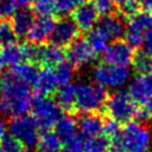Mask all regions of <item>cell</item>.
<instances>
[{
    "label": "cell",
    "mask_w": 152,
    "mask_h": 152,
    "mask_svg": "<svg viewBox=\"0 0 152 152\" xmlns=\"http://www.w3.org/2000/svg\"><path fill=\"white\" fill-rule=\"evenodd\" d=\"M32 93L30 84L8 71L0 78V113L7 116L25 115L31 109Z\"/></svg>",
    "instance_id": "1"
},
{
    "label": "cell",
    "mask_w": 152,
    "mask_h": 152,
    "mask_svg": "<svg viewBox=\"0 0 152 152\" xmlns=\"http://www.w3.org/2000/svg\"><path fill=\"white\" fill-rule=\"evenodd\" d=\"M126 26L124 20L116 14H106L100 19L96 26L88 33V43L95 53L103 52L114 40L125 34Z\"/></svg>",
    "instance_id": "2"
},
{
    "label": "cell",
    "mask_w": 152,
    "mask_h": 152,
    "mask_svg": "<svg viewBox=\"0 0 152 152\" xmlns=\"http://www.w3.org/2000/svg\"><path fill=\"white\" fill-rule=\"evenodd\" d=\"M104 107L109 119H113L119 124H128L135 119L148 116L146 110H141L138 107V103L129 96L128 91L124 90H116L109 95Z\"/></svg>",
    "instance_id": "3"
},
{
    "label": "cell",
    "mask_w": 152,
    "mask_h": 152,
    "mask_svg": "<svg viewBox=\"0 0 152 152\" xmlns=\"http://www.w3.org/2000/svg\"><path fill=\"white\" fill-rule=\"evenodd\" d=\"M31 114L38 128L43 131H50L62 116L59 104L49 95H38L32 100Z\"/></svg>",
    "instance_id": "4"
},
{
    "label": "cell",
    "mask_w": 152,
    "mask_h": 152,
    "mask_svg": "<svg viewBox=\"0 0 152 152\" xmlns=\"http://www.w3.org/2000/svg\"><path fill=\"white\" fill-rule=\"evenodd\" d=\"M107 97L106 89L97 83L83 82L77 84L75 108L83 114L96 113L104 107Z\"/></svg>",
    "instance_id": "5"
},
{
    "label": "cell",
    "mask_w": 152,
    "mask_h": 152,
    "mask_svg": "<svg viewBox=\"0 0 152 152\" xmlns=\"http://www.w3.org/2000/svg\"><path fill=\"white\" fill-rule=\"evenodd\" d=\"M95 82L104 89L119 90L131 81V70L128 66H119L112 64H101L93 72Z\"/></svg>",
    "instance_id": "6"
},
{
    "label": "cell",
    "mask_w": 152,
    "mask_h": 152,
    "mask_svg": "<svg viewBox=\"0 0 152 152\" xmlns=\"http://www.w3.org/2000/svg\"><path fill=\"white\" fill-rule=\"evenodd\" d=\"M124 148L127 152H148L151 146V133L141 124L132 121L121 129Z\"/></svg>",
    "instance_id": "7"
},
{
    "label": "cell",
    "mask_w": 152,
    "mask_h": 152,
    "mask_svg": "<svg viewBox=\"0 0 152 152\" xmlns=\"http://www.w3.org/2000/svg\"><path fill=\"white\" fill-rule=\"evenodd\" d=\"M152 28V13L147 11H137L127 20L125 31V42L131 48L141 46L144 36Z\"/></svg>",
    "instance_id": "8"
},
{
    "label": "cell",
    "mask_w": 152,
    "mask_h": 152,
    "mask_svg": "<svg viewBox=\"0 0 152 152\" xmlns=\"http://www.w3.org/2000/svg\"><path fill=\"white\" fill-rule=\"evenodd\" d=\"M8 129L11 132V135L17 138L24 146L31 147L37 144L39 128L31 116L20 115L12 118L8 124Z\"/></svg>",
    "instance_id": "9"
},
{
    "label": "cell",
    "mask_w": 152,
    "mask_h": 152,
    "mask_svg": "<svg viewBox=\"0 0 152 152\" xmlns=\"http://www.w3.org/2000/svg\"><path fill=\"white\" fill-rule=\"evenodd\" d=\"M25 52H26V59L34 61L37 63L44 64L48 68L56 66L59 63L63 62V50L61 46H57L55 44H48V45H25Z\"/></svg>",
    "instance_id": "10"
},
{
    "label": "cell",
    "mask_w": 152,
    "mask_h": 152,
    "mask_svg": "<svg viewBox=\"0 0 152 152\" xmlns=\"http://www.w3.org/2000/svg\"><path fill=\"white\" fill-rule=\"evenodd\" d=\"M65 55L68 63L76 68H82L90 64L95 57L94 50L89 45L88 40L83 38H76L72 43H70L66 46Z\"/></svg>",
    "instance_id": "11"
},
{
    "label": "cell",
    "mask_w": 152,
    "mask_h": 152,
    "mask_svg": "<svg viewBox=\"0 0 152 152\" xmlns=\"http://www.w3.org/2000/svg\"><path fill=\"white\" fill-rule=\"evenodd\" d=\"M102 53L106 64L119 66H128L134 58L133 48H131L126 42L119 39L112 42Z\"/></svg>",
    "instance_id": "12"
},
{
    "label": "cell",
    "mask_w": 152,
    "mask_h": 152,
    "mask_svg": "<svg viewBox=\"0 0 152 152\" xmlns=\"http://www.w3.org/2000/svg\"><path fill=\"white\" fill-rule=\"evenodd\" d=\"M128 94L138 104H147L152 100V74L137 75L128 83Z\"/></svg>",
    "instance_id": "13"
},
{
    "label": "cell",
    "mask_w": 152,
    "mask_h": 152,
    "mask_svg": "<svg viewBox=\"0 0 152 152\" xmlns=\"http://www.w3.org/2000/svg\"><path fill=\"white\" fill-rule=\"evenodd\" d=\"M78 28L72 19L69 18H61L55 23L52 33H51V42L57 46H64L72 43L78 36Z\"/></svg>",
    "instance_id": "14"
},
{
    "label": "cell",
    "mask_w": 152,
    "mask_h": 152,
    "mask_svg": "<svg viewBox=\"0 0 152 152\" xmlns=\"http://www.w3.org/2000/svg\"><path fill=\"white\" fill-rule=\"evenodd\" d=\"M99 12L93 2H83L72 13V20L80 31H91L99 21Z\"/></svg>",
    "instance_id": "15"
},
{
    "label": "cell",
    "mask_w": 152,
    "mask_h": 152,
    "mask_svg": "<svg viewBox=\"0 0 152 152\" xmlns=\"http://www.w3.org/2000/svg\"><path fill=\"white\" fill-rule=\"evenodd\" d=\"M53 26L55 21L51 18V15H39L37 19H34L26 37L31 44L40 45L51 37Z\"/></svg>",
    "instance_id": "16"
},
{
    "label": "cell",
    "mask_w": 152,
    "mask_h": 152,
    "mask_svg": "<svg viewBox=\"0 0 152 152\" xmlns=\"http://www.w3.org/2000/svg\"><path fill=\"white\" fill-rule=\"evenodd\" d=\"M103 119L96 113L83 114L78 121V129L83 137L94 138L99 137L103 131Z\"/></svg>",
    "instance_id": "17"
},
{
    "label": "cell",
    "mask_w": 152,
    "mask_h": 152,
    "mask_svg": "<svg viewBox=\"0 0 152 152\" xmlns=\"http://www.w3.org/2000/svg\"><path fill=\"white\" fill-rule=\"evenodd\" d=\"M34 21L33 13L27 8H21L17 11L11 18V27L14 36L26 37L32 24Z\"/></svg>",
    "instance_id": "18"
},
{
    "label": "cell",
    "mask_w": 152,
    "mask_h": 152,
    "mask_svg": "<svg viewBox=\"0 0 152 152\" xmlns=\"http://www.w3.org/2000/svg\"><path fill=\"white\" fill-rule=\"evenodd\" d=\"M0 59L4 65H10L12 68L23 63L26 59L25 45H20L13 42L5 44L2 49H0Z\"/></svg>",
    "instance_id": "19"
},
{
    "label": "cell",
    "mask_w": 152,
    "mask_h": 152,
    "mask_svg": "<svg viewBox=\"0 0 152 152\" xmlns=\"http://www.w3.org/2000/svg\"><path fill=\"white\" fill-rule=\"evenodd\" d=\"M33 86L38 91V95H49L52 91H55L56 88L58 87V82L55 76L53 69L45 68L43 70H39Z\"/></svg>",
    "instance_id": "20"
},
{
    "label": "cell",
    "mask_w": 152,
    "mask_h": 152,
    "mask_svg": "<svg viewBox=\"0 0 152 152\" xmlns=\"http://www.w3.org/2000/svg\"><path fill=\"white\" fill-rule=\"evenodd\" d=\"M55 127H56V134L63 142L77 137L76 133L78 129V122L72 115H62L58 119Z\"/></svg>",
    "instance_id": "21"
},
{
    "label": "cell",
    "mask_w": 152,
    "mask_h": 152,
    "mask_svg": "<svg viewBox=\"0 0 152 152\" xmlns=\"http://www.w3.org/2000/svg\"><path fill=\"white\" fill-rule=\"evenodd\" d=\"M76 96H77V84L69 83L63 87H59V89L57 91L56 101L61 108L69 110L75 107Z\"/></svg>",
    "instance_id": "22"
},
{
    "label": "cell",
    "mask_w": 152,
    "mask_h": 152,
    "mask_svg": "<svg viewBox=\"0 0 152 152\" xmlns=\"http://www.w3.org/2000/svg\"><path fill=\"white\" fill-rule=\"evenodd\" d=\"M61 139L55 132L51 131H44L38 137L37 140V148L38 152H59L62 148Z\"/></svg>",
    "instance_id": "23"
},
{
    "label": "cell",
    "mask_w": 152,
    "mask_h": 152,
    "mask_svg": "<svg viewBox=\"0 0 152 152\" xmlns=\"http://www.w3.org/2000/svg\"><path fill=\"white\" fill-rule=\"evenodd\" d=\"M11 71L30 86L34 84L36 78H37L38 72H39V70L36 68V65L33 63H27V62H23L18 65L13 66Z\"/></svg>",
    "instance_id": "24"
},
{
    "label": "cell",
    "mask_w": 152,
    "mask_h": 152,
    "mask_svg": "<svg viewBox=\"0 0 152 152\" xmlns=\"http://www.w3.org/2000/svg\"><path fill=\"white\" fill-rule=\"evenodd\" d=\"M53 71H55V76L57 78V82H58L59 87H63L65 84L71 83V80H72V76H74V68L70 63L62 62V63H59L58 65L55 66Z\"/></svg>",
    "instance_id": "25"
},
{
    "label": "cell",
    "mask_w": 152,
    "mask_h": 152,
    "mask_svg": "<svg viewBox=\"0 0 152 152\" xmlns=\"http://www.w3.org/2000/svg\"><path fill=\"white\" fill-rule=\"evenodd\" d=\"M108 140L101 135L88 138L83 142V152H107Z\"/></svg>",
    "instance_id": "26"
},
{
    "label": "cell",
    "mask_w": 152,
    "mask_h": 152,
    "mask_svg": "<svg viewBox=\"0 0 152 152\" xmlns=\"http://www.w3.org/2000/svg\"><path fill=\"white\" fill-rule=\"evenodd\" d=\"M132 63L139 75H148L152 71V57L144 52L134 56Z\"/></svg>",
    "instance_id": "27"
},
{
    "label": "cell",
    "mask_w": 152,
    "mask_h": 152,
    "mask_svg": "<svg viewBox=\"0 0 152 152\" xmlns=\"http://www.w3.org/2000/svg\"><path fill=\"white\" fill-rule=\"evenodd\" d=\"M83 2L84 0H56V12L61 15L74 13Z\"/></svg>",
    "instance_id": "28"
},
{
    "label": "cell",
    "mask_w": 152,
    "mask_h": 152,
    "mask_svg": "<svg viewBox=\"0 0 152 152\" xmlns=\"http://www.w3.org/2000/svg\"><path fill=\"white\" fill-rule=\"evenodd\" d=\"M32 6L39 15H51L56 12V0H33Z\"/></svg>",
    "instance_id": "29"
},
{
    "label": "cell",
    "mask_w": 152,
    "mask_h": 152,
    "mask_svg": "<svg viewBox=\"0 0 152 152\" xmlns=\"http://www.w3.org/2000/svg\"><path fill=\"white\" fill-rule=\"evenodd\" d=\"M0 142H1V148L6 152H21L24 150L23 148L24 145L13 135L6 134Z\"/></svg>",
    "instance_id": "30"
},
{
    "label": "cell",
    "mask_w": 152,
    "mask_h": 152,
    "mask_svg": "<svg viewBox=\"0 0 152 152\" xmlns=\"http://www.w3.org/2000/svg\"><path fill=\"white\" fill-rule=\"evenodd\" d=\"M18 6L14 0H0V19L12 18Z\"/></svg>",
    "instance_id": "31"
},
{
    "label": "cell",
    "mask_w": 152,
    "mask_h": 152,
    "mask_svg": "<svg viewBox=\"0 0 152 152\" xmlns=\"http://www.w3.org/2000/svg\"><path fill=\"white\" fill-rule=\"evenodd\" d=\"M102 132L106 134L107 139H110V138L119 135L121 133V128H120L119 122H116L113 119H108V120L103 121V131Z\"/></svg>",
    "instance_id": "32"
},
{
    "label": "cell",
    "mask_w": 152,
    "mask_h": 152,
    "mask_svg": "<svg viewBox=\"0 0 152 152\" xmlns=\"http://www.w3.org/2000/svg\"><path fill=\"white\" fill-rule=\"evenodd\" d=\"M61 152H83V142L80 137H75L63 142Z\"/></svg>",
    "instance_id": "33"
},
{
    "label": "cell",
    "mask_w": 152,
    "mask_h": 152,
    "mask_svg": "<svg viewBox=\"0 0 152 152\" xmlns=\"http://www.w3.org/2000/svg\"><path fill=\"white\" fill-rule=\"evenodd\" d=\"M119 6V10L127 15H131L137 12L139 1L138 0H116L115 1Z\"/></svg>",
    "instance_id": "34"
},
{
    "label": "cell",
    "mask_w": 152,
    "mask_h": 152,
    "mask_svg": "<svg viewBox=\"0 0 152 152\" xmlns=\"http://www.w3.org/2000/svg\"><path fill=\"white\" fill-rule=\"evenodd\" d=\"M13 38H14V33L11 27V24L6 21H0V43H4V45L12 43Z\"/></svg>",
    "instance_id": "35"
},
{
    "label": "cell",
    "mask_w": 152,
    "mask_h": 152,
    "mask_svg": "<svg viewBox=\"0 0 152 152\" xmlns=\"http://www.w3.org/2000/svg\"><path fill=\"white\" fill-rule=\"evenodd\" d=\"M93 5L95 6L99 13H102L106 15L110 13L114 5V0H93Z\"/></svg>",
    "instance_id": "36"
},
{
    "label": "cell",
    "mask_w": 152,
    "mask_h": 152,
    "mask_svg": "<svg viewBox=\"0 0 152 152\" xmlns=\"http://www.w3.org/2000/svg\"><path fill=\"white\" fill-rule=\"evenodd\" d=\"M141 48H142V52L144 53H146V55L152 57V28L145 33Z\"/></svg>",
    "instance_id": "37"
},
{
    "label": "cell",
    "mask_w": 152,
    "mask_h": 152,
    "mask_svg": "<svg viewBox=\"0 0 152 152\" xmlns=\"http://www.w3.org/2000/svg\"><path fill=\"white\" fill-rule=\"evenodd\" d=\"M138 1L141 5V7L144 8V11L152 13V0H138Z\"/></svg>",
    "instance_id": "38"
},
{
    "label": "cell",
    "mask_w": 152,
    "mask_h": 152,
    "mask_svg": "<svg viewBox=\"0 0 152 152\" xmlns=\"http://www.w3.org/2000/svg\"><path fill=\"white\" fill-rule=\"evenodd\" d=\"M14 1H15V4H17L18 7L26 8L27 6L32 5V1H33V0H14Z\"/></svg>",
    "instance_id": "39"
},
{
    "label": "cell",
    "mask_w": 152,
    "mask_h": 152,
    "mask_svg": "<svg viewBox=\"0 0 152 152\" xmlns=\"http://www.w3.org/2000/svg\"><path fill=\"white\" fill-rule=\"evenodd\" d=\"M6 124L4 122V120L0 119V141L4 139V137L6 135Z\"/></svg>",
    "instance_id": "40"
},
{
    "label": "cell",
    "mask_w": 152,
    "mask_h": 152,
    "mask_svg": "<svg viewBox=\"0 0 152 152\" xmlns=\"http://www.w3.org/2000/svg\"><path fill=\"white\" fill-rule=\"evenodd\" d=\"M146 113H147V115L148 116H152V100L146 104Z\"/></svg>",
    "instance_id": "41"
},
{
    "label": "cell",
    "mask_w": 152,
    "mask_h": 152,
    "mask_svg": "<svg viewBox=\"0 0 152 152\" xmlns=\"http://www.w3.org/2000/svg\"><path fill=\"white\" fill-rule=\"evenodd\" d=\"M21 152H33V151H31V150H23Z\"/></svg>",
    "instance_id": "42"
},
{
    "label": "cell",
    "mask_w": 152,
    "mask_h": 152,
    "mask_svg": "<svg viewBox=\"0 0 152 152\" xmlns=\"http://www.w3.org/2000/svg\"><path fill=\"white\" fill-rule=\"evenodd\" d=\"M0 152H6V151H4V150L1 148V146H0Z\"/></svg>",
    "instance_id": "43"
}]
</instances>
